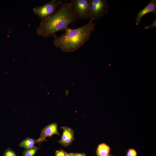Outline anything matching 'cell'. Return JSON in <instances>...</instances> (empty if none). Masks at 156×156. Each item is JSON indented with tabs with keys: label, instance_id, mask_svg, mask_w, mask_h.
Returning a JSON list of instances; mask_svg holds the SVG:
<instances>
[{
	"label": "cell",
	"instance_id": "obj_13",
	"mask_svg": "<svg viewBox=\"0 0 156 156\" xmlns=\"http://www.w3.org/2000/svg\"><path fill=\"white\" fill-rule=\"evenodd\" d=\"M137 152L133 149L129 148L127 152V156H137Z\"/></svg>",
	"mask_w": 156,
	"mask_h": 156
},
{
	"label": "cell",
	"instance_id": "obj_14",
	"mask_svg": "<svg viewBox=\"0 0 156 156\" xmlns=\"http://www.w3.org/2000/svg\"><path fill=\"white\" fill-rule=\"evenodd\" d=\"M66 153L62 150H59L56 151L55 156H65Z\"/></svg>",
	"mask_w": 156,
	"mask_h": 156
},
{
	"label": "cell",
	"instance_id": "obj_6",
	"mask_svg": "<svg viewBox=\"0 0 156 156\" xmlns=\"http://www.w3.org/2000/svg\"><path fill=\"white\" fill-rule=\"evenodd\" d=\"M57 134L60 135L58 132L57 124L53 123L46 126L41 131L40 136L37 140L38 143L45 141L46 138L52 135Z\"/></svg>",
	"mask_w": 156,
	"mask_h": 156
},
{
	"label": "cell",
	"instance_id": "obj_4",
	"mask_svg": "<svg viewBox=\"0 0 156 156\" xmlns=\"http://www.w3.org/2000/svg\"><path fill=\"white\" fill-rule=\"evenodd\" d=\"M91 20H97L107 14L109 5L106 0H90Z\"/></svg>",
	"mask_w": 156,
	"mask_h": 156
},
{
	"label": "cell",
	"instance_id": "obj_16",
	"mask_svg": "<svg viewBox=\"0 0 156 156\" xmlns=\"http://www.w3.org/2000/svg\"><path fill=\"white\" fill-rule=\"evenodd\" d=\"M75 156H86L83 153H74Z\"/></svg>",
	"mask_w": 156,
	"mask_h": 156
},
{
	"label": "cell",
	"instance_id": "obj_1",
	"mask_svg": "<svg viewBox=\"0 0 156 156\" xmlns=\"http://www.w3.org/2000/svg\"><path fill=\"white\" fill-rule=\"evenodd\" d=\"M77 18L71 2L63 3L53 15L41 21L37 29L39 36L47 37L57 32L65 30Z\"/></svg>",
	"mask_w": 156,
	"mask_h": 156
},
{
	"label": "cell",
	"instance_id": "obj_8",
	"mask_svg": "<svg viewBox=\"0 0 156 156\" xmlns=\"http://www.w3.org/2000/svg\"><path fill=\"white\" fill-rule=\"evenodd\" d=\"M61 128L63 130V133L59 143L65 146H67L70 145L74 140L73 131L66 127H62Z\"/></svg>",
	"mask_w": 156,
	"mask_h": 156
},
{
	"label": "cell",
	"instance_id": "obj_12",
	"mask_svg": "<svg viewBox=\"0 0 156 156\" xmlns=\"http://www.w3.org/2000/svg\"><path fill=\"white\" fill-rule=\"evenodd\" d=\"M4 156H17L15 152L11 148H8L7 149L3 154Z\"/></svg>",
	"mask_w": 156,
	"mask_h": 156
},
{
	"label": "cell",
	"instance_id": "obj_11",
	"mask_svg": "<svg viewBox=\"0 0 156 156\" xmlns=\"http://www.w3.org/2000/svg\"><path fill=\"white\" fill-rule=\"evenodd\" d=\"M39 148V147L34 146L31 148L25 149L23 153V156H34Z\"/></svg>",
	"mask_w": 156,
	"mask_h": 156
},
{
	"label": "cell",
	"instance_id": "obj_5",
	"mask_svg": "<svg viewBox=\"0 0 156 156\" xmlns=\"http://www.w3.org/2000/svg\"><path fill=\"white\" fill-rule=\"evenodd\" d=\"M70 2L77 20L90 18V0H72Z\"/></svg>",
	"mask_w": 156,
	"mask_h": 156
},
{
	"label": "cell",
	"instance_id": "obj_19",
	"mask_svg": "<svg viewBox=\"0 0 156 156\" xmlns=\"http://www.w3.org/2000/svg\"></svg>",
	"mask_w": 156,
	"mask_h": 156
},
{
	"label": "cell",
	"instance_id": "obj_3",
	"mask_svg": "<svg viewBox=\"0 0 156 156\" xmlns=\"http://www.w3.org/2000/svg\"><path fill=\"white\" fill-rule=\"evenodd\" d=\"M62 3V1L52 0L42 6L33 8V10L42 21L54 14L58 7Z\"/></svg>",
	"mask_w": 156,
	"mask_h": 156
},
{
	"label": "cell",
	"instance_id": "obj_2",
	"mask_svg": "<svg viewBox=\"0 0 156 156\" xmlns=\"http://www.w3.org/2000/svg\"><path fill=\"white\" fill-rule=\"evenodd\" d=\"M93 21L90 20L87 23L76 29L68 27L60 36L53 35L54 46L64 52H71L79 49L90 39L95 26Z\"/></svg>",
	"mask_w": 156,
	"mask_h": 156
},
{
	"label": "cell",
	"instance_id": "obj_10",
	"mask_svg": "<svg viewBox=\"0 0 156 156\" xmlns=\"http://www.w3.org/2000/svg\"><path fill=\"white\" fill-rule=\"evenodd\" d=\"M110 150L109 146L105 143L99 145L96 153L98 156H107Z\"/></svg>",
	"mask_w": 156,
	"mask_h": 156
},
{
	"label": "cell",
	"instance_id": "obj_17",
	"mask_svg": "<svg viewBox=\"0 0 156 156\" xmlns=\"http://www.w3.org/2000/svg\"><path fill=\"white\" fill-rule=\"evenodd\" d=\"M65 156H73L72 153H66Z\"/></svg>",
	"mask_w": 156,
	"mask_h": 156
},
{
	"label": "cell",
	"instance_id": "obj_9",
	"mask_svg": "<svg viewBox=\"0 0 156 156\" xmlns=\"http://www.w3.org/2000/svg\"><path fill=\"white\" fill-rule=\"evenodd\" d=\"M37 143H38L37 140L28 137L22 141L19 145L21 147L28 149L33 147Z\"/></svg>",
	"mask_w": 156,
	"mask_h": 156
},
{
	"label": "cell",
	"instance_id": "obj_18",
	"mask_svg": "<svg viewBox=\"0 0 156 156\" xmlns=\"http://www.w3.org/2000/svg\"><path fill=\"white\" fill-rule=\"evenodd\" d=\"M73 156H75L74 153H72Z\"/></svg>",
	"mask_w": 156,
	"mask_h": 156
},
{
	"label": "cell",
	"instance_id": "obj_15",
	"mask_svg": "<svg viewBox=\"0 0 156 156\" xmlns=\"http://www.w3.org/2000/svg\"><path fill=\"white\" fill-rule=\"evenodd\" d=\"M156 27V20H154L152 23L148 26H146L145 29L146 30L149 29L151 28H155Z\"/></svg>",
	"mask_w": 156,
	"mask_h": 156
},
{
	"label": "cell",
	"instance_id": "obj_7",
	"mask_svg": "<svg viewBox=\"0 0 156 156\" xmlns=\"http://www.w3.org/2000/svg\"><path fill=\"white\" fill-rule=\"evenodd\" d=\"M150 12L156 14V0H151L148 4L138 13L135 20V24L138 25L142 17L145 14Z\"/></svg>",
	"mask_w": 156,
	"mask_h": 156
}]
</instances>
